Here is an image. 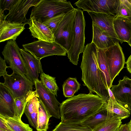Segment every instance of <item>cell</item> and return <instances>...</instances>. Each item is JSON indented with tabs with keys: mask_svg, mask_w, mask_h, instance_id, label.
<instances>
[{
	"mask_svg": "<svg viewBox=\"0 0 131 131\" xmlns=\"http://www.w3.org/2000/svg\"><path fill=\"white\" fill-rule=\"evenodd\" d=\"M106 103L91 92L74 96L60 104L61 120L68 122H82L101 110Z\"/></svg>",
	"mask_w": 131,
	"mask_h": 131,
	"instance_id": "obj_1",
	"label": "cell"
},
{
	"mask_svg": "<svg viewBox=\"0 0 131 131\" xmlns=\"http://www.w3.org/2000/svg\"><path fill=\"white\" fill-rule=\"evenodd\" d=\"M97 58L96 46L92 42L87 44L83 52L80 67L82 72V80L90 92L95 93L107 102L110 97L98 65Z\"/></svg>",
	"mask_w": 131,
	"mask_h": 131,
	"instance_id": "obj_2",
	"label": "cell"
},
{
	"mask_svg": "<svg viewBox=\"0 0 131 131\" xmlns=\"http://www.w3.org/2000/svg\"><path fill=\"white\" fill-rule=\"evenodd\" d=\"M66 0H40L32 9L30 17L43 23L46 20L75 9Z\"/></svg>",
	"mask_w": 131,
	"mask_h": 131,
	"instance_id": "obj_3",
	"label": "cell"
},
{
	"mask_svg": "<svg viewBox=\"0 0 131 131\" xmlns=\"http://www.w3.org/2000/svg\"><path fill=\"white\" fill-rule=\"evenodd\" d=\"M85 22L83 11L76 8L74 22L73 36L71 46L67 52L70 61L77 65L79 54L83 52L85 48Z\"/></svg>",
	"mask_w": 131,
	"mask_h": 131,
	"instance_id": "obj_4",
	"label": "cell"
},
{
	"mask_svg": "<svg viewBox=\"0 0 131 131\" xmlns=\"http://www.w3.org/2000/svg\"><path fill=\"white\" fill-rule=\"evenodd\" d=\"M20 49L16 40H10L7 41L2 53L4 59L9 65L8 68L12 69L13 73L26 76L29 79Z\"/></svg>",
	"mask_w": 131,
	"mask_h": 131,
	"instance_id": "obj_5",
	"label": "cell"
},
{
	"mask_svg": "<svg viewBox=\"0 0 131 131\" xmlns=\"http://www.w3.org/2000/svg\"><path fill=\"white\" fill-rule=\"evenodd\" d=\"M23 47L26 50L41 59L54 55L65 56L67 53L62 46L55 41L49 42L38 40L23 44Z\"/></svg>",
	"mask_w": 131,
	"mask_h": 131,
	"instance_id": "obj_6",
	"label": "cell"
},
{
	"mask_svg": "<svg viewBox=\"0 0 131 131\" xmlns=\"http://www.w3.org/2000/svg\"><path fill=\"white\" fill-rule=\"evenodd\" d=\"M76 8L66 14L54 33L55 41L67 51L72 45Z\"/></svg>",
	"mask_w": 131,
	"mask_h": 131,
	"instance_id": "obj_7",
	"label": "cell"
},
{
	"mask_svg": "<svg viewBox=\"0 0 131 131\" xmlns=\"http://www.w3.org/2000/svg\"><path fill=\"white\" fill-rule=\"evenodd\" d=\"M3 77L4 82L0 83L9 90L15 98L24 97L33 91L34 83L26 76L13 73Z\"/></svg>",
	"mask_w": 131,
	"mask_h": 131,
	"instance_id": "obj_8",
	"label": "cell"
},
{
	"mask_svg": "<svg viewBox=\"0 0 131 131\" xmlns=\"http://www.w3.org/2000/svg\"><path fill=\"white\" fill-rule=\"evenodd\" d=\"M120 3V0H79L74 4L84 11L115 16Z\"/></svg>",
	"mask_w": 131,
	"mask_h": 131,
	"instance_id": "obj_9",
	"label": "cell"
},
{
	"mask_svg": "<svg viewBox=\"0 0 131 131\" xmlns=\"http://www.w3.org/2000/svg\"><path fill=\"white\" fill-rule=\"evenodd\" d=\"M34 83L39 100L42 103L52 117L60 119L59 106L61 103L57 100L55 95L39 79L35 81Z\"/></svg>",
	"mask_w": 131,
	"mask_h": 131,
	"instance_id": "obj_10",
	"label": "cell"
},
{
	"mask_svg": "<svg viewBox=\"0 0 131 131\" xmlns=\"http://www.w3.org/2000/svg\"><path fill=\"white\" fill-rule=\"evenodd\" d=\"M112 83L124 68L125 58L122 48L118 42L104 49Z\"/></svg>",
	"mask_w": 131,
	"mask_h": 131,
	"instance_id": "obj_11",
	"label": "cell"
},
{
	"mask_svg": "<svg viewBox=\"0 0 131 131\" xmlns=\"http://www.w3.org/2000/svg\"><path fill=\"white\" fill-rule=\"evenodd\" d=\"M40 0H17L9 10V13L4 15V19L11 22L29 24L30 19L26 16L29 9L35 6Z\"/></svg>",
	"mask_w": 131,
	"mask_h": 131,
	"instance_id": "obj_12",
	"label": "cell"
},
{
	"mask_svg": "<svg viewBox=\"0 0 131 131\" xmlns=\"http://www.w3.org/2000/svg\"><path fill=\"white\" fill-rule=\"evenodd\" d=\"M15 99L9 90L0 83V115L5 118L17 117Z\"/></svg>",
	"mask_w": 131,
	"mask_h": 131,
	"instance_id": "obj_13",
	"label": "cell"
},
{
	"mask_svg": "<svg viewBox=\"0 0 131 131\" xmlns=\"http://www.w3.org/2000/svg\"><path fill=\"white\" fill-rule=\"evenodd\" d=\"M87 12L90 16L92 22L107 33L115 43L119 42V39L115 32L113 26V21L115 16L104 13Z\"/></svg>",
	"mask_w": 131,
	"mask_h": 131,
	"instance_id": "obj_14",
	"label": "cell"
},
{
	"mask_svg": "<svg viewBox=\"0 0 131 131\" xmlns=\"http://www.w3.org/2000/svg\"><path fill=\"white\" fill-rule=\"evenodd\" d=\"M110 89L116 101L131 106V79L124 76L117 85H112Z\"/></svg>",
	"mask_w": 131,
	"mask_h": 131,
	"instance_id": "obj_15",
	"label": "cell"
},
{
	"mask_svg": "<svg viewBox=\"0 0 131 131\" xmlns=\"http://www.w3.org/2000/svg\"><path fill=\"white\" fill-rule=\"evenodd\" d=\"M24 23L0 20V42L10 40H16L25 29Z\"/></svg>",
	"mask_w": 131,
	"mask_h": 131,
	"instance_id": "obj_16",
	"label": "cell"
},
{
	"mask_svg": "<svg viewBox=\"0 0 131 131\" xmlns=\"http://www.w3.org/2000/svg\"><path fill=\"white\" fill-rule=\"evenodd\" d=\"M20 50L29 78L34 82L39 79V74L43 72L41 59L37 58L24 48L20 49Z\"/></svg>",
	"mask_w": 131,
	"mask_h": 131,
	"instance_id": "obj_17",
	"label": "cell"
},
{
	"mask_svg": "<svg viewBox=\"0 0 131 131\" xmlns=\"http://www.w3.org/2000/svg\"><path fill=\"white\" fill-rule=\"evenodd\" d=\"M29 31L33 37L38 40L49 42L55 41L54 33L43 23L36 20L34 17L30 18Z\"/></svg>",
	"mask_w": 131,
	"mask_h": 131,
	"instance_id": "obj_18",
	"label": "cell"
},
{
	"mask_svg": "<svg viewBox=\"0 0 131 131\" xmlns=\"http://www.w3.org/2000/svg\"><path fill=\"white\" fill-rule=\"evenodd\" d=\"M115 32L121 43L128 42L131 36V20L123 17L115 18L113 21Z\"/></svg>",
	"mask_w": 131,
	"mask_h": 131,
	"instance_id": "obj_19",
	"label": "cell"
},
{
	"mask_svg": "<svg viewBox=\"0 0 131 131\" xmlns=\"http://www.w3.org/2000/svg\"><path fill=\"white\" fill-rule=\"evenodd\" d=\"M106 102L103 108L108 113L117 115L122 120L130 116L131 108L128 105L117 101L114 98H110Z\"/></svg>",
	"mask_w": 131,
	"mask_h": 131,
	"instance_id": "obj_20",
	"label": "cell"
},
{
	"mask_svg": "<svg viewBox=\"0 0 131 131\" xmlns=\"http://www.w3.org/2000/svg\"><path fill=\"white\" fill-rule=\"evenodd\" d=\"M93 38L91 42L94 43L99 48L107 49L114 45L115 42L112 38L92 22Z\"/></svg>",
	"mask_w": 131,
	"mask_h": 131,
	"instance_id": "obj_21",
	"label": "cell"
},
{
	"mask_svg": "<svg viewBox=\"0 0 131 131\" xmlns=\"http://www.w3.org/2000/svg\"><path fill=\"white\" fill-rule=\"evenodd\" d=\"M38 96L31 98L25 106L24 113L29 124L37 129L38 127V114L39 100Z\"/></svg>",
	"mask_w": 131,
	"mask_h": 131,
	"instance_id": "obj_22",
	"label": "cell"
},
{
	"mask_svg": "<svg viewBox=\"0 0 131 131\" xmlns=\"http://www.w3.org/2000/svg\"><path fill=\"white\" fill-rule=\"evenodd\" d=\"M97 61L104 83L107 87L111 89L112 84L104 49L97 48Z\"/></svg>",
	"mask_w": 131,
	"mask_h": 131,
	"instance_id": "obj_23",
	"label": "cell"
},
{
	"mask_svg": "<svg viewBox=\"0 0 131 131\" xmlns=\"http://www.w3.org/2000/svg\"><path fill=\"white\" fill-rule=\"evenodd\" d=\"M114 115L107 112L103 109V107L100 111L82 123L93 130L97 126L111 118Z\"/></svg>",
	"mask_w": 131,
	"mask_h": 131,
	"instance_id": "obj_24",
	"label": "cell"
},
{
	"mask_svg": "<svg viewBox=\"0 0 131 131\" xmlns=\"http://www.w3.org/2000/svg\"><path fill=\"white\" fill-rule=\"evenodd\" d=\"M38 114L37 131H47L48 128L49 119L52 116L50 115L45 107L39 100Z\"/></svg>",
	"mask_w": 131,
	"mask_h": 131,
	"instance_id": "obj_25",
	"label": "cell"
},
{
	"mask_svg": "<svg viewBox=\"0 0 131 131\" xmlns=\"http://www.w3.org/2000/svg\"><path fill=\"white\" fill-rule=\"evenodd\" d=\"M52 131H92V130L82 122L61 121Z\"/></svg>",
	"mask_w": 131,
	"mask_h": 131,
	"instance_id": "obj_26",
	"label": "cell"
},
{
	"mask_svg": "<svg viewBox=\"0 0 131 131\" xmlns=\"http://www.w3.org/2000/svg\"><path fill=\"white\" fill-rule=\"evenodd\" d=\"M122 119L114 116L96 127L92 131H115L121 124Z\"/></svg>",
	"mask_w": 131,
	"mask_h": 131,
	"instance_id": "obj_27",
	"label": "cell"
},
{
	"mask_svg": "<svg viewBox=\"0 0 131 131\" xmlns=\"http://www.w3.org/2000/svg\"><path fill=\"white\" fill-rule=\"evenodd\" d=\"M1 116L6 124L13 131H33L28 124H25L17 117L5 118Z\"/></svg>",
	"mask_w": 131,
	"mask_h": 131,
	"instance_id": "obj_28",
	"label": "cell"
},
{
	"mask_svg": "<svg viewBox=\"0 0 131 131\" xmlns=\"http://www.w3.org/2000/svg\"><path fill=\"white\" fill-rule=\"evenodd\" d=\"M36 90L32 91L25 96L20 98H15L16 116L18 118L21 119L25 106L28 102L33 97L37 96Z\"/></svg>",
	"mask_w": 131,
	"mask_h": 131,
	"instance_id": "obj_29",
	"label": "cell"
},
{
	"mask_svg": "<svg viewBox=\"0 0 131 131\" xmlns=\"http://www.w3.org/2000/svg\"><path fill=\"white\" fill-rule=\"evenodd\" d=\"M41 81L49 90L55 95L57 96L59 88L56 82V78L47 74L43 72L40 74Z\"/></svg>",
	"mask_w": 131,
	"mask_h": 131,
	"instance_id": "obj_30",
	"label": "cell"
},
{
	"mask_svg": "<svg viewBox=\"0 0 131 131\" xmlns=\"http://www.w3.org/2000/svg\"><path fill=\"white\" fill-rule=\"evenodd\" d=\"M120 4L115 18L123 17L131 20V5L128 0H120Z\"/></svg>",
	"mask_w": 131,
	"mask_h": 131,
	"instance_id": "obj_31",
	"label": "cell"
},
{
	"mask_svg": "<svg viewBox=\"0 0 131 131\" xmlns=\"http://www.w3.org/2000/svg\"><path fill=\"white\" fill-rule=\"evenodd\" d=\"M66 14H62L54 17L48 19L42 23L49 28L54 33Z\"/></svg>",
	"mask_w": 131,
	"mask_h": 131,
	"instance_id": "obj_32",
	"label": "cell"
},
{
	"mask_svg": "<svg viewBox=\"0 0 131 131\" xmlns=\"http://www.w3.org/2000/svg\"><path fill=\"white\" fill-rule=\"evenodd\" d=\"M64 83L67 86L74 90L76 92L80 89L81 84L79 83L76 78L69 77Z\"/></svg>",
	"mask_w": 131,
	"mask_h": 131,
	"instance_id": "obj_33",
	"label": "cell"
},
{
	"mask_svg": "<svg viewBox=\"0 0 131 131\" xmlns=\"http://www.w3.org/2000/svg\"><path fill=\"white\" fill-rule=\"evenodd\" d=\"M17 0H0V10L4 12V10H9L16 1Z\"/></svg>",
	"mask_w": 131,
	"mask_h": 131,
	"instance_id": "obj_34",
	"label": "cell"
},
{
	"mask_svg": "<svg viewBox=\"0 0 131 131\" xmlns=\"http://www.w3.org/2000/svg\"><path fill=\"white\" fill-rule=\"evenodd\" d=\"M63 94L65 97H71L74 96L75 91L72 89L67 85L64 83L62 85Z\"/></svg>",
	"mask_w": 131,
	"mask_h": 131,
	"instance_id": "obj_35",
	"label": "cell"
},
{
	"mask_svg": "<svg viewBox=\"0 0 131 131\" xmlns=\"http://www.w3.org/2000/svg\"><path fill=\"white\" fill-rule=\"evenodd\" d=\"M8 66H7L5 60L3 59L1 57H0V77H3L7 74L6 71Z\"/></svg>",
	"mask_w": 131,
	"mask_h": 131,
	"instance_id": "obj_36",
	"label": "cell"
},
{
	"mask_svg": "<svg viewBox=\"0 0 131 131\" xmlns=\"http://www.w3.org/2000/svg\"><path fill=\"white\" fill-rule=\"evenodd\" d=\"M0 129L6 131H13L5 123L3 118L0 116Z\"/></svg>",
	"mask_w": 131,
	"mask_h": 131,
	"instance_id": "obj_37",
	"label": "cell"
},
{
	"mask_svg": "<svg viewBox=\"0 0 131 131\" xmlns=\"http://www.w3.org/2000/svg\"><path fill=\"white\" fill-rule=\"evenodd\" d=\"M125 63L128 71L131 74V54Z\"/></svg>",
	"mask_w": 131,
	"mask_h": 131,
	"instance_id": "obj_38",
	"label": "cell"
},
{
	"mask_svg": "<svg viewBox=\"0 0 131 131\" xmlns=\"http://www.w3.org/2000/svg\"><path fill=\"white\" fill-rule=\"evenodd\" d=\"M118 131H128L127 124H121L118 128Z\"/></svg>",
	"mask_w": 131,
	"mask_h": 131,
	"instance_id": "obj_39",
	"label": "cell"
},
{
	"mask_svg": "<svg viewBox=\"0 0 131 131\" xmlns=\"http://www.w3.org/2000/svg\"><path fill=\"white\" fill-rule=\"evenodd\" d=\"M128 131H131V118L130 121L127 124Z\"/></svg>",
	"mask_w": 131,
	"mask_h": 131,
	"instance_id": "obj_40",
	"label": "cell"
},
{
	"mask_svg": "<svg viewBox=\"0 0 131 131\" xmlns=\"http://www.w3.org/2000/svg\"><path fill=\"white\" fill-rule=\"evenodd\" d=\"M128 45L131 47V36L130 38L129 41L127 42Z\"/></svg>",
	"mask_w": 131,
	"mask_h": 131,
	"instance_id": "obj_41",
	"label": "cell"
},
{
	"mask_svg": "<svg viewBox=\"0 0 131 131\" xmlns=\"http://www.w3.org/2000/svg\"><path fill=\"white\" fill-rule=\"evenodd\" d=\"M128 1L131 5V0H128Z\"/></svg>",
	"mask_w": 131,
	"mask_h": 131,
	"instance_id": "obj_42",
	"label": "cell"
},
{
	"mask_svg": "<svg viewBox=\"0 0 131 131\" xmlns=\"http://www.w3.org/2000/svg\"><path fill=\"white\" fill-rule=\"evenodd\" d=\"M0 131H6L5 130L3 129H0Z\"/></svg>",
	"mask_w": 131,
	"mask_h": 131,
	"instance_id": "obj_43",
	"label": "cell"
},
{
	"mask_svg": "<svg viewBox=\"0 0 131 131\" xmlns=\"http://www.w3.org/2000/svg\"><path fill=\"white\" fill-rule=\"evenodd\" d=\"M118 128L115 131H118Z\"/></svg>",
	"mask_w": 131,
	"mask_h": 131,
	"instance_id": "obj_44",
	"label": "cell"
}]
</instances>
